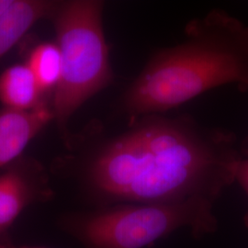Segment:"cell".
<instances>
[{
    "mask_svg": "<svg viewBox=\"0 0 248 248\" xmlns=\"http://www.w3.org/2000/svg\"><path fill=\"white\" fill-rule=\"evenodd\" d=\"M236 144L232 133L189 116H142L94 155L87 180L96 194L116 202H213L234 181L242 158Z\"/></svg>",
    "mask_w": 248,
    "mask_h": 248,
    "instance_id": "cell-1",
    "label": "cell"
},
{
    "mask_svg": "<svg viewBox=\"0 0 248 248\" xmlns=\"http://www.w3.org/2000/svg\"><path fill=\"white\" fill-rule=\"evenodd\" d=\"M185 39L159 50L126 91L124 107L133 117L159 114L213 89H248V24L213 9L185 27Z\"/></svg>",
    "mask_w": 248,
    "mask_h": 248,
    "instance_id": "cell-2",
    "label": "cell"
},
{
    "mask_svg": "<svg viewBox=\"0 0 248 248\" xmlns=\"http://www.w3.org/2000/svg\"><path fill=\"white\" fill-rule=\"evenodd\" d=\"M103 2L98 0L58 2L51 16L62 64L52 108L60 127L113 79L103 29Z\"/></svg>",
    "mask_w": 248,
    "mask_h": 248,
    "instance_id": "cell-3",
    "label": "cell"
},
{
    "mask_svg": "<svg viewBox=\"0 0 248 248\" xmlns=\"http://www.w3.org/2000/svg\"><path fill=\"white\" fill-rule=\"evenodd\" d=\"M213 201L194 198L161 204H124L73 218L67 227L88 248H144L179 228L211 232Z\"/></svg>",
    "mask_w": 248,
    "mask_h": 248,
    "instance_id": "cell-4",
    "label": "cell"
},
{
    "mask_svg": "<svg viewBox=\"0 0 248 248\" xmlns=\"http://www.w3.org/2000/svg\"><path fill=\"white\" fill-rule=\"evenodd\" d=\"M50 189L39 166L16 161L0 174V243L9 241L8 232L31 204L47 199Z\"/></svg>",
    "mask_w": 248,
    "mask_h": 248,
    "instance_id": "cell-5",
    "label": "cell"
},
{
    "mask_svg": "<svg viewBox=\"0 0 248 248\" xmlns=\"http://www.w3.org/2000/svg\"><path fill=\"white\" fill-rule=\"evenodd\" d=\"M53 120V108L45 103L28 111L0 109V169L16 162L29 143Z\"/></svg>",
    "mask_w": 248,
    "mask_h": 248,
    "instance_id": "cell-6",
    "label": "cell"
},
{
    "mask_svg": "<svg viewBox=\"0 0 248 248\" xmlns=\"http://www.w3.org/2000/svg\"><path fill=\"white\" fill-rule=\"evenodd\" d=\"M58 2L15 0L0 18V60L42 18L51 17Z\"/></svg>",
    "mask_w": 248,
    "mask_h": 248,
    "instance_id": "cell-7",
    "label": "cell"
},
{
    "mask_svg": "<svg viewBox=\"0 0 248 248\" xmlns=\"http://www.w3.org/2000/svg\"><path fill=\"white\" fill-rule=\"evenodd\" d=\"M43 91L27 63L8 67L0 75V102L5 108L28 111L44 104Z\"/></svg>",
    "mask_w": 248,
    "mask_h": 248,
    "instance_id": "cell-8",
    "label": "cell"
},
{
    "mask_svg": "<svg viewBox=\"0 0 248 248\" xmlns=\"http://www.w3.org/2000/svg\"><path fill=\"white\" fill-rule=\"evenodd\" d=\"M26 63L43 93L56 89L61 77L62 64L60 52L55 43H43L35 46Z\"/></svg>",
    "mask_w": 248,
    "mask_h": 248,
    "instance_id": "cell-9",
    "label": "cell"
},
{
    "mask_svg": "<svg viewBox=\"0 0 248 248\" xmlns=\"http://www.w3.org/2000/svg\"><path fill=\"white\" fill-rule=\"evenodd\" d=\"M234 181L239 184L248 198V158H241L234 169ZM245 222L248 227V211L245 216Z\"/></svg>",
    "mask_w": 248,
    "mask_h": 248,
    "instance_id": "cell-10",
    "label": "cell"
},
{
    "mask_svg": "<svg viewBox=\"0 0 248 248\" xmlns=\"http://www.w3.org/2000/svg\"><path fill=\"white\" fill-rule=\"evenodd\" d=\"M15 0H0V18L13 5Z\"/></svg>",
    "mask_w": 248,
    "mask_h": 248,
    "instance_id": "cell-11",
    "label": "cell"
},
{
    "mask_svg": "<svg viewBox=\"0 0 248 248\" xmlns=\"http://www.w3.org/2000/svg\"><path fill=\"white\" fill-rule=\"evenodd\" d=\"M1 248H32V247H14L11 243H10V241L8 242V243H6L5 245H3V247Z\"/></svg>",
    "mask_w": 248,
    "mask_h": 248,
    "instance_id": "cell-12",
    "label": "cell"
},
{
    "mask_svg": "<svg viewBox=\"0 0 248 248\" xmlns=\"http://www.w3.org/2000/svg\"><path fill=\"white\" fill-rule=\"evenodd\" d=\"M2 245H3V244H2V243H0V248L2 247Z\"/></svg>",
    "mask_w": 248,
    "mask_h": 248,
    "instance_id": "cell-13",
    "label": "cell"
},
{
    "mask_svg": "<svg viewBox=\"0 0 248 248\" xmlns=\"http://www.w3.org/2000/svg\"><path fill=\"white\" fill-rule=\"evenodd\" d=\"M246 144H248V143H246Z\"/></svg>",
    "mask_w": 248,
    "mask_h": 248,
    "instance_id": "cell-14",
    "label": "cell"
}]
</instances>
